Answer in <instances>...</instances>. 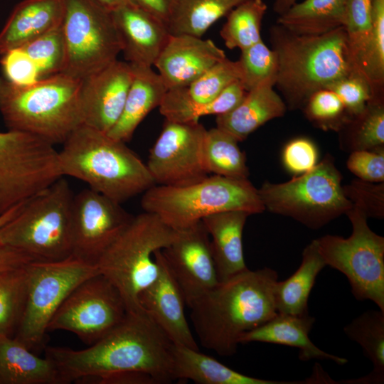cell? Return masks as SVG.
<instances>
[{"label":"cell","instance_id":"33","mask_svg":"<svg viewBox=\"0 0 384 384\" xmlns=\"http://www.w3.org/2000/svg\"><path fill=\"white\" fill-rule=\"evenodd\" d=\"M343 331L352 341L358 343L365 356L370 360L373 370L358 379L345 383H384V311L368 310L347 324Z\"/></svg>","mask_w":384,"mask_h":384},{"label":"cell","instance_id":"39","mask_svg":"<svg viewBox=\"0 0 384 384\" xmlns=\"http://www.w3.org/2000/svg\"><path fill=\"white\" fill-rule=\"evenodd\" d=\"M247 91L240 80L228 86L212 100L196 105H187L159 110L165 119L178 122H198L207 115H221L235 107L243 99Z\"/></svg>","mask_w":384,"mask_h":384},{"label":"cell","instance_id":"29","mask_svg":"<svg viewBox=\"0 0 384 384\" xmlns=\"http://www.w3.org/2000/svg\"><path fill=\"white\" fill-rule=\"evenodd\" d=\"M326 266L314 239L304 249L298 269L285 280L277 281L274 289L277 311L292 315L309 314L310 292L316 277Z\"/></svg>","mask_w":384,"mask_h":384},{"label":"cell","instance_id":"23","mask_svg":"<svg viewBox=\"0 0 384 384\" xmlns=\"http://www.w3.org/2000/svg\"><path fill=\"white\" fill-rule=\"evenodd\" d=\"M65 0H22L0 31V55L62 25Z\"/></svg>","mask_w":384,"mask_h":384},{"label":"cell","instance_id":"40","mask_svg":"<svg viewBox=\"0 0 384 384\" xmlns=\"http://www.w3.org/2000/svg\"><path fill=\"white\" fill-rule=\"evenodd\" d=\"M21 48L36 65L41 78L63 73L66 49L62 25L28 41Z\"/></svg>","mask_w":384,"mask_h":384},{"label":"cell","instance_id":"4","mask_svg":"<svg viewBox=\"0 0 384 384\" xmlns=\"http://www.w3.org/2000/svg\"><path fill=\"white\" fill-rule=\"evenodd\" d=\"M58 151L63 176L86 183L89 188L122 204L156 183L140 157L126 143L82 124Z\"/></svg>","mask_w":384,"mask_h":384},{"label":"cell","instance_id":"51","mask_svg":"<svg viewBox=\"0 0 384 384\" xmlns=\"http://www.w3.org/2000/svg\"><path fill=\"white\" fill-rule=\"evenodd\" d=\"M175 0H135L137 4L165 23Z\"/></svg>","mask_w":384,"mask_h":384},{"label":"cell","instance_id":"46","mask_svg":"<svg viewBox=\"0 0 384 384\" xmlns=\"http://www.w3.org/2000/svg\"><path fill=\"white\" fill-rule=\"evenodd\" d=\"M1 55L2 76L10 82L25 86L41 79L36 65L22 48L10 49Z\"/></svg>","mask_w":384,"mask_h":384},{"label":"cell","instance_id":"30","mask_svg":"<svg viewBox=\"0 0 384 384\" xmlns=\"http://www.w3.org/2000/svg\"><path fill=\"white\" fill-rule=\"evenodd\" d=\"M346 23V0H304L279 15L277 23L299 35H321Z\"/></svg>","mask_w":384,"mask_h":384},{"label":"cell","instance_id":"11","mask_svg":"<svg viewBox=\"0 0 384 384\" xmlns=\"http://www.w3.org/2000/svg\"><path fill=\"white\" fill-rule=\"evenodd\" d=\"M54 146L28 133L0 132V216L63 177Z\"/></svg>","mask_w":384,"mask_h":384},{"label":"cell","instance_id":"36","mask_svg":"<svg viewBox=\"0 0 384 384\" xmlns=\"http://www.w3.org/2000/svg\"><path fill=\"white\" fill-rule=\"evenodd\" d=\"M267 9L263 0H247L230 11L220 31L225 46L242 50L262 40L261 26Z\"/></svg>","mask_w":384,"mask_h":384},{"label":"cell","instance_id":"24","mask_svg":"<svg viewBox=\"0 0 384 384\" xmlns=\"http://www.w3.org/2000/svg\"><path fill=\"white\" fill-rule=\"evenodd\" d=\"M250 215L245 211L233 210L214 213L201 220L210 237L219 282L247 269L243 253L242 233Z\"/></svg>","mask_w":384,"mask_h":384},{"label":"cell","instance_id":"8","mask_svg":"<svg viewBox=\"0 0 384 384\" xmlns=\"http://www.w3.org/2000/svg\"><path fill=\"white\" fill-rule=\"evenodd\" d=\"M177 230L154 213L144 211L132 220L97 262L99 272L119 291L128 313L143 309L139 295L159 274L154 253L169 245Z\"/></svg>","mask_w":384,"mask_h":384},{"label":"cell","instance_id":"16","mask_svg":"<svg viewBox=\"0 0 384 384\" xmlns=\"http://www.w3.org/2000/svg\"><path fill=\"white\" fill-rule=\"evenodd\" d=\"M133 217L120 203L90 188L82 190L73 198L72 255L96 266Z\"/></svg>","mask_w":384,"mask_h":384},{"label":"cell","instance_id":"47","mask_svg":"<svg viewBox=\"0 0 384 384\" xmlns=\"http://www.w3.org/2000/svg\"><path fill=\"white\" fill-rule=\"evenodd\" d=\"M319 151L316 144L309 139L295 138L284 147L282 154L285 169L296 176L306 173L318 164Z\"/></svg>","mask_w":384,"mask_h":384},{"label":"cell","instance_id":"34","mask_svg":"<svg viewBox=\"0 0 384 384\" xmlns=\"http://www.w3.org/2000/svg\"><path fill=\"white\" fill-rule=\"evenodd\" d=\"M231 134L217 127L207 129L203 142V162L209 174L237 179L248 178L245 154Z\"/></svg>","mask_w":384,"mask_h":384},{"label":"cell","instance_id":"26","mask_svg":"<svg viewBox=\"0 0 384 384\" xmlns=\"http://www.w3.org/2000/svg\"><path fill=\"white\" fill-rule=\"evenodd\" d=\"M131 65L133 78L122 113L107 133L110 137L125 143L131 140L146 115L160 106L168 90L161 76L151 67Z\"/></svg>","mask_w":384,"mask_h":384},{"label":"cell","instance_id":"52","mask_svg":"<svg viewBox=\"0 0 384 384\" xmlns=\"http://www.w3.org/2000/svg\"><path fill=\"white\" fill-rule=\"evenodd\" d=\"M102 7L110 11H113L121 7L137 4L135 0H95Z\"/></svg>","mask_w":384,"mask_h":384},{"label":"cell","instance_id":"12","mask_svg":"<svg viewBox=\"0 0 384 384\" xmlns=\"http://www.w3.org/2000/svg\"><path fill=\"white\" fill-rule=\"evenodd\" d=\"M28 270L26 305L14 337L33 351L45 347L48 324L70 292L100 272L73 255L58 261H32Z\"/></svg>","mask_w":384,"mask_h":384},{"label":"cell","instance_id":"19","mask_svg":"<svg viewBox=\"0 0 384 384\" xmlns=\"http://www.w3.org/2000/svg\"><path fill=\"white\" fill-rule=\"evenodd\" d=\"M154 257L159 266V274L139 294V305L174 344L199 350L185 315L183 294L161 250H156Z\"/></svg>","mask_w":384,"mask_h":384},{"label":"cell","instance_id":"22","mask_svg":"<svg viewBox=\"0 0 384 384\" xmlns=\"http://www.w3.org/2000/svg\"><path fill=\"white\" fill-rule=\"evenodd\" d=\"M314 322L315 318L309 314L292 315L277 312L267 322L242 334L239 342L287 346L299 348V358L302 361L329 360L338 365L346 364L348 362L346 358L322 351L310 340L309 334Z\"/></svg>","mask_w":384,"mask_h":384},{"label":"cell","instance_id":"44","mask_svg":"<svg viewBox=\"0 0 384 384\" xmlns=\"http://www.w3.org/2000/svg\"><path fill=\"white\" fill-rule=\"evenodd\" d=\"M326 89L337 95L351 118L361 114L371 100L382 98L375 96L369 82L359 73L343 78L328 86Z\"/></svg>","mask_w":384,"mask_h":384},{"label":"cell","instance_id":"2","mask_svg":"<svg viewBox=\"0 0 384 384\" xmlns=\"http://www.w3.org/2000/svg\"><path fill=\"white\" fill-rule=\"evenodd\" d=\"M277 281L273 269L247 268L193 301L188 307L201 345L221 356L235 354L242 334L277 314Z\"/></svg>","mask_w":384,"mask_h":384},{"label":"cell","instance_id":"48","mask_svg":"<svg viewBox=\"0 0 384 384\" xmlns=\"http://www.w3.org/2000/svg\"><path fill=\"white\" fill-rule=\"evenodd\" d=\"M346 166L361 180L372 183L384 182V147L351 152Z\"/></svg>","mask_w":384,"mask_h":384},{"label":"cell","instance_id":"20","mask_svg":"<svg viewBox=\"0 0 384 384\" xmlns=\"http://www.w3.org/2000/svg\"><path fill=\"white\" fill-rule=\"evenodd\" d=\"M226 58L212 40L171 35L154 65L168 90L188 85Z\"/></svg>","mask_w":384,"mask_h":384},{"label":"cell","instance_id":"27","mask_svg":"<svg viewBox=\"0 0 384 384\" xmlns=\"http://www.w3.org/2000/svg\"><path fill=\"white\" fill-rule=\"evenodd\" d=\"M174 380H191L198 384H292L260 379L240 373L211 356L184 346L172 348ZM299 383V382L297 383Z\"/></svg>","mask_w":384,"mask_h":384},{"label":"cell","instance_id":"45","mask_svg":"<svg viewBox=\"0 0 384 384\" xmlns=\"http://www.w3.org/2000/svg\"><path fill=\"white\" fill-rule=\"evenodd\" d=\"M343 191L353 206L367 218H383L384 182L372 183L358 178L343 186Z\"/></svg>","mask_w":384,"mask_h":384},{"label":"cell","instance_id":"21","mask_svg":"<svg viewBox=\"0 0 384 384\" xmlns=\"http://www.w3.org/2000/svg\"><path fill=\"white\" fill-rule=\"evenodd\" d=\"M111 13L127 63L154 65L171 36L166 23L137 4Z\"/></svg>","mask_w":384,"mask_h":384},{"label":"cell","instance_id":"37","mask_svg":"<svg viewBox=\"0 0 384 384\" xmlns=\"http://www.w3.org/2000/svg\"><path fill=\"white\" fill-rule=\"evenodd\" d=\"M28 280V264L0 271V335L14 336L26 305Z\"/></svg>","mask_w":384,"mask_h":384},{"label":"cell","instance_id":"41","mask_svg":"<svg viewBox=\"0 0 384 384\" xmlns=\"http://www.w3.org/2000/svg\"><path fill=\"white\" fill-rule=\"evenodd\" d=\"M239 62L240 82L247 92L255 87L270 82L275 85L277 60L274 51L262 39L241 50Z\"/></svg>","mask_w":384,"mask_h":384},{"label":"cell","instance_id":"13","mask_svg":"<svg viewBox=\"0 0 384 384\" xmlns=\"http://www.w3.org/2000/svg\"><path fill=\"white\" fill-rule=\"evenodd\" d=\"M62 73L83 79L117 60L122 48L111 11L95 0H65Z\"/></svg>","mask_w":384,"mask_h":384},{"label":"cell","instance_id":"43","mask_svg":"<svg viewBox=\"0 0 384 384\" xmlns=\"http://www.w3.org/2000/svg\"><path fill=\"white\" fill-rule=\"evenodd\" d=\"M303 110L306 118L324 130L339 131L351 119L337 95L326 88L313 93Z\"/></svg>","mask_w":384,"mask_h":384},{"label":"cell","instance_id":"17","mask_svg":"<svg viewBox=\"0 0 384 384\" xmlns=\"http://www.w3.org/2000/svg\"><path fill=\"white\" fill-rule=\"evenodd\" d=\"M161 252L188 306L219 282L210 237L201 220L177 230Z\"/></svg>","mask_w":384,"mask_h":384},{"label":"cell","instance_id":"42","mask_svg":"<svg viewBox=\"0 0 384 384\" xmlns=\"http://www.w3.org/2000/svg\"><path fill=\"white\" fill-rule=\"evenodd\" d=\"M372 5L373 0H346L345 29L351 53L358 72L359 63L370 36Z\"/></svg>","mask_w":384,"mask_h":384},{"label":"cell","instance_id":"9","mask_svg":"<svg viewBox=\"0 0 384 384\" xmlns=\"http://www.w3.org/2000/svg\"><path fill=\"white\" fill-rule=\"evenodd\" d=\"M342 179L334 158L326 154L311 171L284 183L266 181L257 191L265 210L319 229L353 206L343 193Z\"/></svg>","mask_w":384,"mask_h":384},{"label":"cell","instance_id":"28","mask_svg":"<svg viewBox=\"0 0 384 384\" xmlns=\"http://www.w3.org/2000/svg\"><path fill=\"white\" fill-rule=\"evenodd\" d=\"M0 384H63L54 363L14 337L0 335Z\"/></svg>","mask_w":384,"mask_h":384},{"label":"cell","instance_id":"50","mask_svg":"<svg viewBox=\"0 0 384 384\" xmlns=\"http://www.w3.org/2000/svg\"><path fill=\"white\" fill-rule=\"evenodd\" d=\"M24 202L16 205L0 216V228L18 213ZM32 261L28 256L0 244V271L21 267Z\"/></svg>","mask_w":384,"mask_h":384},{"label":"cell","instance_id":"31","mask_svg":"<svg viewBox=\"0 0 384 384\" xmlns=\"http://www.w3.org/2000/svg\"><path fill=\"white\" fill-rule=\"evenodd\" d=\"M238 60L227 57L218 62L188 85L167 90L159 110L203 104L216 97L233 82L240 80Z\"/></svg>","mask_w":384,"mask_h":384},{"label":"cell","instance_id":"25","mask_svg":"<svg viewBox=\"0 0 384 384\" xmlns=\"http://www.w3.org/2000/svg\"><path fill=\"white\" fill-rule=\"evenodd\" d=\"M274 86L267 82L247 91L232 110L216 116V127L240 142L267 122L284 116L287 107Z\"/></svg>","mask_w":384,"mask_h":384},{"label":"cell","instance_id":"35","mask_svg":"<svg viewBox=\"0 0 384 384\" xmlns=\"http://www.w3.org/2000/svg\"><path fill=\"white\" fill-rule=\"evenodd\" d=\"M340 147L347 152L384 147V105L383 98L371 100L366 110L351 118L339 130Z\"/></svg>","mask_w":384,"mask_h":384},{"label":"cell","instance_id":"7","mask_svg":"<svg viewBox=\"0 0 384 384\" xmlns=\"http://www.w3.org/2000/svg\"><path fill=\"white\" fill-rule=\"evenodd\" d=\"M142 194L144 211L155 214L176 230L217 213L242 210L255 215L265 211L257 188L248 178L213 174L187 186L155 184Z\"/></svg>","mask_w":384,"mask_h":384},{"label":"cell","instance_id":"49","mask_svg":"<svg viewBox=\"0 0 384 384\" xmlns=\"http://www.w3.org/2000/svg\"><path fill=\"white\" fill-rule=\"evenodd\" d=\"M95 384H159L150 374L142 371H122L99 377L79 379L75 382Z\"/></svg>","mask_w":384,"mask_h":384},{"label":"cell","instance_id":"15","mask_svg":"<svg viewBox=\"0 0 384 384\" xmlns=\"http://www.w3.org/2000/svg\"><path fill=\"white\" fill-rule=\"evenodd\" d=\"M206 130L199 122L165 119L146 164L156 184L187 186L210 175L203 156Z\"/></svg>","mask_w":384,"mask_h":384},{"label":"cell","instance_id":"5","mask_svg":"<svg viewBox=\"0 0 384 384\" xmlns=\"http://www.w3.org/2000/svg\"><path fill=\"white\" fill-rule=\"evenodd\" d=\"M81 85V79L64 73L25 86L0 76V114L9 130L62 144L82 124Z\"/></svg>","mask_w":384,"mask_h":384},{"label":"cell","instance_id":"53","mask_svg":"<svg viewBox=\"0 0 384 384\" xmlns=\"http://www.w3.org/2000/svg\"><path fill=\"white\" fill-rule=\"evenodd\" d=\"M298 0H274L273 4V11L278 15H281L289 9Z\"/></svg>","mask_w":384,"mask_h":384},{"label":"cell","instance_id":"3","mask_svg":"<svg viewBox=\"0 0 384 384\" xmlns=\"http://www.w3.org/2000/svg\"><path fill=\"white\" fill-rule=\"evenodd\" d=\"M270 33L277 60L274 86L289 110L303 109L315 92L359 73L345 27L313 36L295 34L277 24Z\"/></svg>","mask_w":384,"mask_h":384},{"label":"cell","instance_id":"14","mask_svg":"<svg viewBox=\"0 0 384 384\" xmlns=\"http://www.w3.org/2000/svg\"><path fill=\"white\" fill-rule=\"evenodd\" d=\"M127 313L117 289L97 273L70 292L52 317L47 331L72 332L90 346L118 326Z\"/></svg>","mask_w":384,"mask_h":384},{"label":"cell","instance_id":"10","mask_svg":"<svg viewBox=\"0 0 384 384\" xmlns=\"http://www.w3.org/2000/svg\"><path fill=\"white\" fill-rule=\"evenodd\" d=\"M346 215L351 235L317 238L319 253L326 266L346 277L357 300H370L384 311V238L369 228L368 218L357 208L352 206Z\"/></svg>","mask_w":384,"mask_h":384},{"label":"cell","instance_id":"38","mask_svg":"<svg viewBox=\"0 0 384 384\" xmlns=\"http://www.w3.org/2000/svg\"><path fill=\"white\" fill-rule=\"evenodd\" d=\"M375 96L381 97L384 82V0H373L370 36L358 65Z\"/></svg>","mask_w":384,"mask_h":384},{"label":"cell","instance_id":"18","mask_svg":"<svg viewBox=\"0 0 384 384\" xmlns=\"http://www.w3.org/2000/svg\"><path fill=\"white\" fill-rule=\"evenodd\" d=\"M132 78L131 64L116 60L82 79V124L107 133L122 113Z\"/></svg>","mask_w":384,"mask_h":384},{"label":"cell","instance_id":"6","mask_svg":"<svg viewBox=\"0 0 384 384\" xmlns=\"http://www.w3.org/2000/svg\"><path fill=\"white\" fill-rule=\"evenodd\" d=\"M74 193L63 177L28 199L0 228V244L33 261H58L73 253Z\"/></svg>","mask_w":384,"mask_h":384},{"label":"cell","instance_id":"32","mask_svg":"<svg viewBox=\"0 0 384 384\" xmlns=\"http://www.w3.org/2000/svg\"><path fill=\"white\" fill-rule=\"evenodd\" d=\"M247 0H175L166 23L171 35L197 37Z\"/></svg>","mask_w":384,"mask_h":384},{"label":"cell","instance_id":"1","mask_svg":"<svg viewBox=\"0 0 384 384\" xmlns=\"http://www.w3.org/2000/svg\"><path fill=\"white\" fill-rule=\"evenodd\" d=\"M174 343L143 310L124 319L97 342L82 350L45 346L63 384L79 379L134 370L151 375L159 384L175 381Z\"/></svg>","mask_w":384,"mask_h":384}]
</instances>
